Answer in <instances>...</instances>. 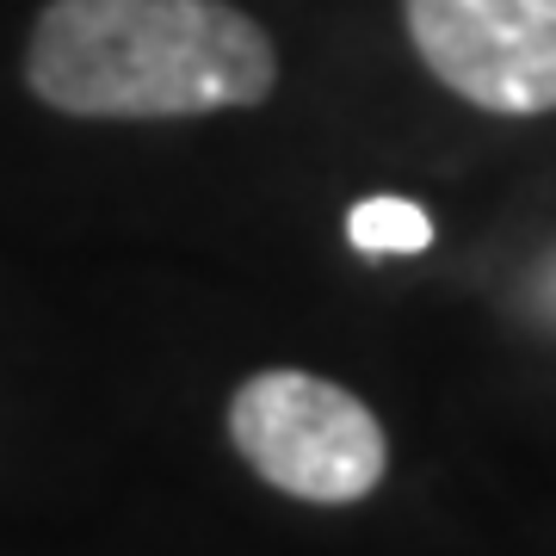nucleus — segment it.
Returning <instances> with one entry per match:
<instances>
[{
    "mask_svg": "<svg viewBox=\"0 0 556 556\" xmlns=\"http://www.w3.org/2000/svg\"><path fill=\"white\" fill-rule=\"evenodd\" d=\"M402 20L457 100L507 118L556 112V0H402Z\"/></svg>",
    "mask_w": 556,
    "mask_h": 556,
    "instance_id": "nucleus-3",
    "label": "nucleus"
},
{
    "mask_svg": "<svg viewBox=\"0 0 556 556\" xmlns=\"http://www.w3.org/2000/svg\"><path fill=\"white\" fill-rule=\"evenodd\" d=\"M229 439L254 477H266L298 501H316V507L365 501L390 464L378 415L353 390H340L316 371L248 378L229 402Z\"/></svg>",
    "mask_w": 556,
    "mask_h": 556,
    "instance_id": "nucleus-2",
    "label": "nucleus"
},
{
    "mask_svg": "<svg viewBox=\"0 0 556 556\" xmlns=\"http://www.w3.org/2000/svg\"><path fill=\"white\" fill-rule=\"evenodd\" d=\"M358 254H420L433 241V217L408 199H358L346 217Z\"/></svg>",
    "mask_w": 556,
    "mask_h": 556,
    "instance_id": "nucleus-4",
    "label": "nucleus"
},
{
    "mask_svg": "<svg viewBox=\"0 0 556 556\" xmlns=\"http://www.w3.org/2000/svg\"><path fill=\"white\" fill-rule=\"evenodd\" d=\"M273 80V38L229 0H50L25 43V87L62 118H204Z\"/></svg>",
    "mask_w": 556,
    "mask_h": 556,
    "instance_id": "nucleus-1",
    "label": "nucleus"
}]
</instances>
